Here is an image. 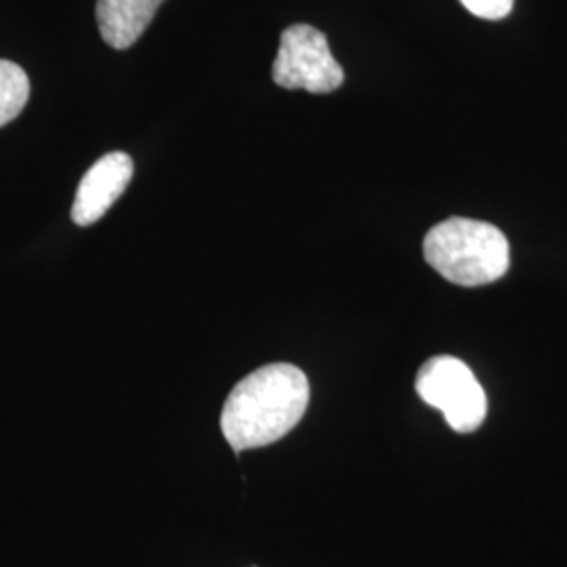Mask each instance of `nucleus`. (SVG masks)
<instances>
[{"label":"nucleus","instance_id":"obj_1","mask_svg":"<svg viewBox=\"0 0 567 567\" xmlns=\"http://www.w3.org/2000/svg\"><path fill=\"white\" fill-rule=\"evenodd\" d=\"M309 381L292 364H269L231 389L221 412V431L234 452L269 446L301 423Z\"/></svg>","mask_w":567,"mask_h":567},{"label":"nucleus","instance_id":"obj_2","mask_svg":"<svg viewBox=\"0 0 567 567\" xmlns=\"http://www.w3.org/2000/svg\"><path fill=\"white\" fill-rule=\"evenodd\" d=\"M426 264L447 282L484 286L501 280L508 269V243L505 234L465 217H450L429 229L423 243Z\"/></svg>","mask_w":567,"mask_h":567},{"label":"nucleus","instance_id":"obj_3","mask_svg":"<svg viewBox=\"0 0 567 567\" xmlns=\"http://www.w3.org/2000/svg\"><path fill=\"white\" fill-rule=\"evenodd\" d=\"M416 391L425 404L444 412L456 433H473L486 421V391L458 358H431L419 370Z\"/></svg>","mask_w":567,"mask_h":567},{"label":"nucleus","instance_id":"obj_4","mask_svg":"<svg viewBox=\"0 0 567 567\" xmlns=\"http://www.w3.org/2000/svg\"><path fill=\"white\" fill-rule=\"evenodd\" d=\"M274 82L290 91L303 89L326 95L341 89L344 72L324 34L307 23H297L282 32L278 58L274 61Z\"/></svg>","mask_w":567,"mask_h":567},{"label":"nucleus","instance_id":"obj_5","mask_svg":"<svg viewBox=\"0 0 567 567\" xmlns=\"http://www.w3.org/2000/svg\"><path fill=\"white\" fill-rule=\"evenodd\" d=\"M135 164L124 152H110L82 177L72 204V221L81 227L97 224L133 179Z\"/></svg>","mask_w":567,"mask_h":567},{"label":"nucleus","instance_id":"obj_6","mask_svg":"<svg viewBox=\"0 0 567 567\" xmlns=\"http://www.w3.org/2000/svg\"><path fill=\"white\" fill-rule=\"evenodd\" d=\"M164 0H97V25L103 42L124 51L140 41Z\"/></svg>","mask_w":567,"mask_h":567},{"label":"nucleus","instance_id":"obj_7","mask_svg":"<svg viewBox=\"0 0 567 567\" xmlns=\"http://www.w3.org/2000/svg\"><path fill=\"white\" fill-rule=\"evenodd\" d=\"M30 100V79L13 61L0 60V126L16 121Z\"/></svg>","mask_w":567,"mask_h":567},{"label":"nucleus","instance_id":"obj_8","mask_svg":"<svg viewBox=\"0 0 567 567\" xmlns=\"http://www.w3.org/2000/svg\"><path fill=\"white\" fill-rule=\"evenodd\" d=\"M475 18L482 20H503L513 9L515 0H461Z\"/></svg>","mask_w":567,"mask_h":567}]
</instances>
